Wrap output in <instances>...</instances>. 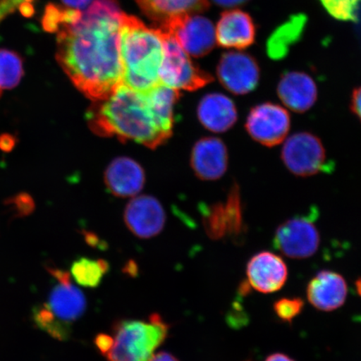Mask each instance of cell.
<instances>
[{"label":"cell","mask_w":361,"mask_h":361,"mask_svg":"<svg viewBox=\"0 0 361 361\" xmlns=\"http://www.w3.org/2000/svg\"><path fill=\"white\" fill-rule=\"evenodd\" d=\"M117 0H94L78 20L57 35L56 60L75 87L93 102L123 84Z\"/></svg>","instance_id":"cell-1"},{"label":"cell","mask_w":361,"mask_h":361,"mask_svg":"<svg viewBox=\"0 0 361 361\" xmlns=\"http://www.w3.org/2000/svg\"><path fill=\"white\" fill-rule=\"evenodd\" d=\"M178 99V90L161 83L146 92L121 84L109 97L93 102L87 111L89 128L102 137L156 148L173 133Z\"/></svg>","instance_id":"cell-2"},{"label":"cell","mask_w":361,"mask_h":361,"mask_svg":"<svg viewBox=\"0 0 361 361\" xmlns=\"http://www.w3.org/2000/svg\"><path fill=\"white\" fill-rule=\"evenodd\" d=\"M120 35L123 84L140 92L161 84L164 42L160 30L149 28L138 18L123 13Z\"/></svg>","instance_id":"cell-3"},{"label":"cell","mask_w":361,"mask_h":361,"mask_svg":"<svg viewBox=\"0 0 361 361\" xmlns=\"http://www.w3.org/2000/svg\"><path fill=\"white\" fill-rule=\"evenodd\" d=\"M169 329L157 314L151 315L149 322L124 320L115 326L114 345L106 356L109 361H150Z\"/></svg>","instance_id":"cell-4"},{"label":"cell","mask_w":361,"mask_h":361,"mask_svg":"<svg viewBox=\"0 0 361 361\" xmlns=\"http://www.w3.org/2000/svg\"><path fill=\"white\" fill-rule=\"evenodd\" d=\"M160 31L164 42L159 73L161 84L177 90H196L213 81V76L194 64L173 35Z\"/></svg>","instance_id":"cell-5"},{"label":"cell","mask_w":361,"mask_h":361,"mask_svg":"<svg viewBox=\"0 0 361 361\" xmlns=\"http://www.w3.org/2000/svg\"><path fill=\"white\" fill-rule=\"evenodd\" d=\"M281 152L283 164L298 177L307 178L334 169L326 148L317 135L308 132L297 133L284 140Z\"/></svg>","instance_id":"cell-6"},{"label":"cell","mask_w":361,"mask_h":361,"mask_svg":"<svg viewBox=\"0 0 361 361\" xmlns=\"http://www.w3.org/2000/svg\"><path fill=\"white\" fill-rule=\"evenodd\" d=\"M318 213L298 215L279 226L275 232L274 246L291 259L310 258L317 252L320 237L315 225Z\"/></svg>","instance_id":"cell-7"},{"label":"cell","mask_w":361,"mask_h":361,"mask_svg":"<svg viewBox=\"0 0 361 361\" xmlns=\"http://www.w3.org/2000/svg\"><path fill=\"white\" fill-rule=\"evenodd\" d=\"M291 126L290 113L273 102L260 103L247 116L245 128L252 140L261 145L273 147L287 138Z\"/></svg>","instance_id":"cell-8"},{"label":"cell","mask_w":361,"mask_h":361,"mask_svg":"<svg viewBox=\"0 0 361 361\" xmlns=\"http://www.w3.org/2000/svg\"><path fill=\"white\" fill-rule=\"evenodd\" d=\"M157 29L173 35L184 51L193 57L204 56L216 47L213 23L197 13L177 18Z\"/></svg>","instance_id":"cell-9"},{"label":"cell","mask_w":361,"mask_h":361,"mask_svg":"<svg viewBox=\"0 0 361 361\" xmlns=\"http://www.w3.org/2000/svg\"><path fill=\"white\" fill-rule=\"evenodd\" d=\"M220 83L238 96L250 94L258 87L260 68L256 59L240 51L224 53L216 67Z\"/></svg>","instance_id":"cell-10"},{"label":"cell","mask_w":361,"mask_h":361,"mask_svg":"<svg viewBox=\"0 0 361 361\" xmlns=\"http://www.w3.org/2000/svg\"><path fill=\"white\" fill-rule=\"evenodd\" d=\"M48 271L58 283L49 293L47 303L44 305L59 322L70 326L85 313L87 300L83 293L71 283L68 272L51 267H48Z\"/></svg>","instance_id":"cell-11"},{"label":"cell","mask_w":361,"mask_h":361,"mask_svg":"<svg viewBox=\"0 0 361 361\" xmlns=\"http://www.w3.org/2000/svg\"><path fill=\"white\" fill-rule=\"evenodd\" d=\"M126 226L135 236L150 238L164 228L166 214L159 201L152 196L135 197L126 206L124 213Z\"/></svg>","instance_id":"cell-12"},{"label":"cell","mask_w":361,"mask_h":361,"mask_svg":"<svg viewBox=\"0 0 361 361\" xmlns=\"http://www.w3.org/2000/svg\"><path fill=\"white\" fill-rule=\"evenodd\" d=\"M247 276V282L257 291L274 293L281 290L287 281V265L273 252H261L248 262Z\"/></svg>","instance_id":"cell-13"},{"label":"cell","mask_w":361,"mask_h":361,"mask_svg":"<svg viewBox=\"0 0 361 361\" xmlns=\"http://www.w3.org/2000/svg\"><path fill=\"white\" fill-rule=\"evenodd\" d=\"M215 30L216 44L224 48L242 51L255 42V23L250 13L238 8L224 11Z\"/></svg>","instance_id":"cell-14"},{"label":"cell","mask_w":361,"mask_h":361,"mask_svg":"<svg viewBox=\"0 0 361 361\" xmlns=\"http://www.w3.org/2000/svg\"><path fill=\"white\" fill-rule=\"evenodd\" d=\"M277 93L283 105L296 113L310 110L318 98L315 81L301 71H288L283 74L277 85Z\"/></svg>","instance_id":"cell-15"},{"label":"cell","mask_w":361,"mask_h":361,"mask_svg":"<svg viewBox=\"0 0 361 361\" xmlns=\"http://www.w3.org/2000/svg\"><path fill=\"white\" fill-rule=\"evenodd\" d=\"M191 164L194 173L200 179L218 180L223 177L228 169L227 147L219 138H202L194 145Z\"/></svg>","instance_id":"cell-16"},{"label":"cell","mask_w":361,"mask_h":361,"mask_svg":"<svg viewBox=\"0 0 361 361\" xmlns=\"http://www.w3.org/2000/svg\"><path fill=\"white\" fill-rule=\"evenodd\" d=\"M348 287L342 275L324 270L311 279L307 287V298L314 308L322 311L336 310L344 305Z\"/></svg>","instance_id":"cell-17"},{"label":"cell","mask_w":361,"mask_h":361,"mask_svg":"<svg viewBox=\"0 0 361 361\" xmlns=\"http://www.w3.org/2000/svg\"><path fill=\"white\" fill-rule=\"evenodd\" d=\"M105 183L114 195L133 197L141 192L145 183V173L137 161L129 157H118L108 166Z\"/></svg>","instance_id":"cell-18"},{"label":"cell","mask_w":361,"mask_h":361,"mask_svg":"<svg viewBox=\"0 0 361 361\" xmlns=\"http://www.w3.org/2000/svg\"><path fill=\"white\" fill-rule=\"evenodd\" d=\"M197 116L207 130L222 133L231 129L238 121L235 104L221 93H211L202 97L197 106Z\"/></svg>","instance_id":"cell-19"},{"label":"cell","mask_w":361,"mask_h":361,"mask_svg":"<svg viewBox=\"0 0 361 361\" xmlns=\"http://www.w3.org/2000/svg\"><path fill=\"white\" fill-rule=\"evenodd\" d=\"M135 2L158 28L177 18L204 12L210 6L209 0H135Z\"/></svg>","instance_id":"cell-20"},{"label":"cell","mask_w":361,"mask_h":361,"mask_svg":"<svg viewBox=\"0 0 361 361\" xmlns=\"http://www.w3.org/2000/svg\"><path fill=\"white\" fill-rule=\"evenodd\" d=\"M109 269V264L106 260L80 258L72 264L71 271L75 281L80 286L97 288Z\"/></svg>","instance_id":"cell-21"},{"label":"cell","mask_w":361,"mask_h":361,"mask_svg":"<svg viewBox=\"0 0 361 361\" xmlns=\"http://www.w3.org/2000/svg\"><path fill=\"white\" fill-rule=\"evenodd\" d=\"M24 75L22 58L15 51L0 49V90L17 87Z\"/></svg>","instance_id":"cell-22"},{"label":"cell","mask_w":361,"mask_h":361,"mask_svg":"<svg viewBox=\"0 0 361 361\" xmlns=\"http://www.w3.org/2000/svg\"><path fill=\"white\" fill-rule=\"evenodd\" d=\"M81 11L56 4H49L44 8L42 19L43 29L47 32L56 34L66 25L78 20Z\"/></svg>","instance_id":"cell-23"},{"label":"cell","mask_w":361,"mask_h":361,"mask_svg":"<svg viewBox=\"0 0 361 361\" xmlns=\"http://www.w3.org/2000/svg\"><path fill=\"white\" fill-rule=\"evenodd\" d=\"M203 225L207 236L219 240L228 234V219L223 203L205 207L202 211Z\"/></svg>","instance_id":"cell-24"},{"label":"cell","mask_w":361,"mask_h":361,"mask_svg":"<svg viewBox=\"0 0 361 361\" xmlns=\"http://www.w3.org/2000/svg\"><path fill=\"white\" fill-rule=\"evenodd\" d=\"M300 19L287 23V24L279 29L269 40L267 51L269 56L274 60L283 58L288 51V47L295 42L296 37L300 34H295L296 30H300V24L295 27Z\"/></svg>","instance_id":"cell-25"},{"label":"cell","mask_w":361,"mask_h":361,"mask_svg":"<svg viewBox=\"0 0 361 361\" xmlns=\"http://www.w3.org/2000/svg\"><path fill=\"white\" fill-rule=\"evenodd\" d=\"M34 320L39 328L59 341H66L71 335V326L59 322L44 305L34 310Z\"/></svg>","instance_id":"cell-26"},{"label":"cell","mask_w":361,"mask_h":361,"mask_svg":"<svg viewBox=\"0 0 361 361\" xmlns=\"http://www.w3.org/2000/svg\"><path fill=\"white\" fill-rule=\"evenodd\" d=\"M224 205L228 219V234L233 238L240 237L245 227H243L240 192L236 185L230 190L227 202Z\"/></svg>","instance_id":"cell-27"},{"label":"cell","mask_w":361,"mask_h":361,"mask_svg":"<svg viewBox=\"0 0 361 361\" xmlns=\"http://www.w3.org/2000/svg\"><path fill=\"white\" fill-rule=\"evenodd\" d=\"M360 0H320L331 16L341 20H355Z\"/></svg>","instance_id":"cell-28"},{"label":"cell","mask_w":361,"mask_h":361,"mask_svg":"<svg viewBox=\"0 0 361 361\" xmlns=\"http://www.w3.org/2000/svg\"><path fill=\"white\" fill-rule=\"evenodd\" d=\"M305 306L304 301L299 298H283L275 302L274 313L284 322H292L300 314Z\"/></svg>","instance_id":"cell-29"},{"label":"cell","mask_w":361,"mask_h":361,"mask_svg":"<svg viewBox=\"0 0 361 361\" xmlns=\"http://www.w3.org/2000/svg\"><path fill=\"white\" fill-rule=\"evenodd\" d=\"M35 1V0H0V23L16 11H21V8L26 4ZM0 94H1V90H0Z\"/></svg>","instance_id":"cell-30"},{"label":"cell","mask_w":361,"mask_h":361,"mask_svg":"<svg viewBox=\"0 0 361 361\" xmlns=\"http://www.w3.org/2000/svg\"><path fill=\"white\" fill-rule=\"evenodd\" d=\"M94 343H96V345L101 353L106 355L114 345V338L106 335V334H100L96 337Z\"/></svg>","instance_id":"cell-31"},{"label":"cell","mask_w":361,"mask_h":361,"mask_svg":"<svg viewBox=\"0 0 361 361\" xmlns=\"http://www.w3.org/2000/svg\"><path fill=\"white\" fill-rule=\"evenodd\" d=\"M350 110L361 121V85L354 89L350 97Z\"/></svg>","instance_id":"cell-32"},{"label":"cell","mask_w":361,"mask_h":361,"mask_svg":"<svg viewBox=\"0 0 361 361\" xmlns=\"http://www.w3.org/2000/svg\"><path fill=\"white\" fill-rule=\"evenodd\" d=\"M66 7L75 8V10L85 11L94 0H61Z\"/></svg>","instance_id":"cell-33"},{"label":"cell","mask_w":361,"mask_h":361,"mask_svg":"<svg viewBox=\"0 0 361 361\" xmlns=\"http://www.w3.org/2000/svg\"><path fill=\"white\" fill-rule=\"evenodd\" d=\"M16 140L11 135H0V149L4 152H10L15 147Z\"/></svg>","instance_id":"cell-34"},{"label":"cell","mask_w":361,"mask_h":361,"mask_svg":"<svg viewBox=\"0 0 361 361\" xmlns=\"http://www.w3.org/2000/svg\"><path fill=\"white\" fill-rule=\"evenodd\" d=\"M216 6L224 8H233L245 4L248 0H213Z\"/></svg>","instance_id":"cell-35"},{"label":"cell","mask_w":361,"mask_h":361,"mask_svg":"<svg viewBox=\"0 0 361 361\" xmlns=\"http://www.w3.org/2000/svg\"><path fill=\"white\" fill-rule=\"evenodd\" d=\"M85 241H87L90 246L93 247H99L101 248V250H103V247H106L102 245V243L101 242L100 239H99L97 236L94 235L93 233H85Z\"/></svg>","instance_id":"cell-36"},{"label":"cell","mask_w":361,"mask_h":361,"mask_svg":"<svg viewBox=\"0 0 361 361\" xmlns=\"http://www.w3.org/2000/svg\"><path fill=\"white\" fill-rule=\"evenodd\" d=\"M150 361H179L173 355L169 352H160V353L153 355Z\"/></svg>","instance_id":"cell-37"},{"label":"cell","mask_w":361,"mask_h":361,"mask_svg":"<svg viewBox=\"0 0 361 361\" xmlns=\"http://www.w3.org/2000/svg\"><path fill=\"white\" fill-rule=\"evenodd\" d=\"M265 361H295L284 354L281 353H275L269 356Z\"/></svg>","instance_id":"cell-38"},{"label":"cell","mask_w":361,"mask_h":361,"mask_svg":"<svg viewBox=\"0 0 361 361\" xmlns=\"http://www.w3.org/2000/svg\"><path fill=\"white\" fill-rule=\"evenodd\" d=\"M126 269H128V274H137V267L135 266L134 262H130L128 266H126Z\"/></svg>","instance_id":"cell-39"},{"label":"cell","mask_w":361,"mask_h":361,"mask_svg":"<svg viewBox=\"0 0 361 361\" xmlns=\"http://www.w3.org/2000/svg\"><path fill=\"white\" fill-rule=\"evenodd\" d=\"M356 288H357V291L359 295H361V279L356 282Z\"/></svg>","instance_id":"cell-40"}]
</instances>
